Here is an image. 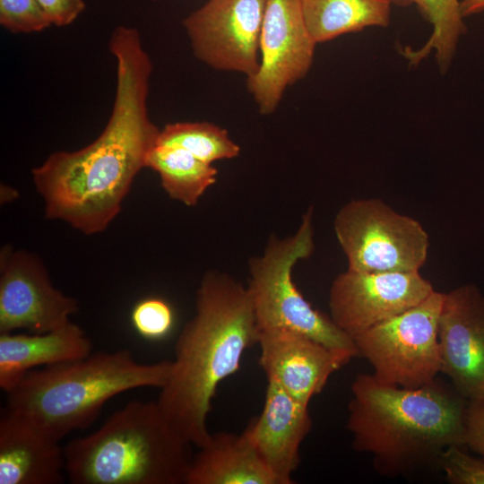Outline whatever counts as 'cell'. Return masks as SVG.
Here are the masks:
<instances>
[{"mask_svg": "<svg viewBox=\"0 0 484 484\" xmlns=\"http://www.w3.org/2000/svg\"><path fill=\"white\" fill-rule=\"evenodd\" d=\"M108 47L117 63V82L104 130L89 145L56 151L31 171L46 216L84 235L102 232L119 213L160 131L148 112L152 65L140 32L117 26Z\"/></svg>", "mask_w": 484, "mask_h": 484, "instance_id": "cell-1", "label": "cell"}, {"mask_svg": "<svg viewBox=\"0 0 484 484\" xmlns=\"http://www.w3.org/2000/svg\"><path fill=\"white\" fill-rule=\"evenodd\" d=\"M258 337L247 287L227 273L206 272L194 315L178 335L169 379L156 400L170 425L193 445L208 440L207 418L216 390L238 371Z\"/></svg>", "mask_w": 484, "mask_h": 484, "instance_id": "cell-2", "label": "cell"}, {"mask_svg": "<svg viewBox=\"0 0 484 484\" xmlns=\"http://www.w3.org/2000/svg\"><path fill=\"white\" fill-rule=\"evenodd\" d=\"M347 427L358 452L369 453L385 475L438 465L451 445L465 446L469 400L438 379L418 388L360 374L351 385Z\"/></svg>", "mask_w": 484, "mask_h": 484, "instance_id": "cell-3", "label": "cell"}, {"mask_svg": "<svg viewBox=\"0 0 484 484\" xmlns=\"http://www.w3.org/2000/svg\"><path fill=\"white\" fill-rule=\"evenodd\" d=\"M170 370L171 360L142 364L127 350L91 352L28 372L6 393V408L60 442L89 427L114 396L136 388H162Z\"/></svg>", "mask_w": 484, "mask_h": 484, "instance_id": "cell-4", "label": "cell"}, {"mask_svg": "<svg viewBox=\"0 0 484 484\" xmlns=\"http://www.w3.org/2000/svg\"><path fill=\"white\" fill-rule=\"evenodd\" d=\"M157 401H131L64 446L73 484H185L190 446Z\"/></svg>", "mask_w": 484, "mask_h": 484, "instance_id": "cell-5", "label": "cell"}, {"mask_svg": "<svg viewBox=\"0 0 484 484\" xmlns=\"http://www.w3.org/2000/svg\"><path fill=\"white\" fill-rule=\"evenodd\" d=\"M314 249L310 208L303 214L293 235L285 238L271 235L263 254L250 258L246 287L259 333L273 330L298 333L354 358L359 356L354 340L330 316L314 308L293 281L295 265L308 258Z\"/></svg>", "mask_w": 484, "mask_h": 484, "instance_id": "cell-6", "label": "cell"}, {"mask_svg": "<svg viewBox=\"0 0 484 484\" xmlns=\"http://www.w3.org/2000/svg\"><path fill=\"white\" fill-rule=\"evenodd\" d=\"M333 229L349 270L419 272L428 257L429 237L423 226L377 198L345 203Z\"/></svg>", "mask_w": 484, "mask_h": 484, "instance_id": "cell-7", "label": "cell"}, {"mask_svg": "<svg viewBox=\"0 0 484 484\" xmlns=\"http://www.w3.org/2000/svg\"><path fill=\"white\" fill-rule=\"evenodd\" d=\"M445 293L434 290L425 300L353 337L359 356L383 383L418 388L440 373L438 320Z\"/></svg>", "mask_w": 484, "mask_h": 484, "instance_id": "cell-8", "label": "cell"}, {"mask_svg": "<svg viewBox=\"0 0 484 484\" xmlns=\"http://www.w3.org/2000/svg\"><path fill=\"white\" fill-rule=\"evenodd\" d=\"M265 5L266 0H208L183 21L194 56L213 69L253 76Z\"/></svg>", "mask_w": 484, "mask_h": 484, "instance_id": "cell-9", "label": "cell"}, {"mask_svg": "<svg viewBox=\"0 0 484 484\" xmlns=\"http://www.w3.org/2000/svg\"><path fill=\"white\" fill-rule=\"evenodd\" d=\"M315 45L299 0H266L260 36V66L246 79L247 90L261 114L274 112L286 89L307 75Z\"/></svg>", "mask_w": 484, "mask_h": 484, "instance_id": "cell-10", "label": "cell"}, {"mask_svg": "<svg viewBox=\"0 0 484 484\" xmlns=\"http://www.w3.org/2000/svg\"><path fill=\"white\" fill-rule=\"evenodd\" d=\"M434 289L419 272H362L347 269L333 281V322L352 339L417 306Z\"/></svg>", "mask_w": 484, "mask_h": 484, "instance_id": "cell-11", "label": "cell"}, {"mask_svg": "<svg viewBox=\"0 0 484 484\" xmlns=\"http://www.w3.org/2000/svg\"><path fill=\"white\" fill-rule=\"evenodd\" d=\"M79 309L75 298L56 290L37 256L4 250L1 257L0 333H46L69 322Z\"/></svg>", "mask_w": 484, "mask_h": 484, "instance_id": "cell-12", "label": "cell"}, {"mask_svg": "<svg viewBox=\"0 0 484 484\" xmlns=\"http://www.w3.org/2000/svg\"><path fill=\"white\" fill-rule=\"evenodd\" d=\"M441 367L467 400L484 398V294L474 284L445 293L438 320Z\"/></svg>", "mask_w": 484, "mask_h": 484, "instance_id": "cell-13", "label": "cell"}, {"mask_svg": "<svg viewBox=\"0 0 484 484\" xmlns=\"http://www.w3.org/2000/svg\"><path fill=\"white\" fill-rule=\"evenodd\" d=\"M257 344L267 382L306 405L322 392L329 377L352 359L291 331L260 332Z\"/></svg>", "mask_w": 484, "mask_h": 484, "instance_id": "cell-14", "label": "cell"}, {"mask_svg": "<svg viewBox=\"0 0 484 484\" xmlns=\"http://www.w3.org/2000/svg\"><path fill=\"white\" fill-rule=\"evenodd\" d=\"M312 420L306 405L267 382L260 415L244 430L277 484H291Z\"/></svg>", "mask_w": 484, "mask_h": 484, "instance_id": "cell-15", "label": "cell"}, {"mask_svg": "<svg viewBox=\"0 0 484 484\" xmlns=\"http://www.w3.org/2000/svg\"><path fill=\"white\" fill-rule=\"evenodd\" d=\"M65 474V450L6 407L0 417V484H58Z\"/></svg>", "mask_w": 484, "mask_h": 484, "instance_id": "cell-16", "label": "cell"}, {"mask_svg": "<svg viewBox=\"0 0 484 484\" xmlns=\"http://www.w3.org/2000/svg\"><path fill=\"white\" fill-rule=\"evenodd\" d=\"M91 342L77 324L46 333H0V388L13 389L30 371L84 358Z\"/></svg>", "mask_w": 484, "mask_h": 484, "instance_id": "cell-17", "label": "cell"}, {"mask_svg": "<svg viewBox=\"0 0 484 484\" xmlns=\"http://www.w3.org/2000/svg\"><path fill=\"white\" fill-rule=\"evenodd\" d=\"M198 448L185 484H277L244 431L211 434Z\"/></svg>", "mask_w": 484, "mask_h": 484, "instance_id": "cell-18", "label": "cell"}, {"mask_svg": "<svg viewBox=\"0 0 484 484\" xmlns=\"http://www.w3.org/2000/svg\"><path fill=\"white\" fill-rule=\"evenodd\" d=\"M307 28L317 43L371 27H387L388 0H299Z\"/></svg>", "mask_w": 484, "mask_h": 484, "instance_id": "cell-19", "label": "cell"}, {"mask_svg": "<svg viewBox=\"0 0 484 484\" xmlns=\"http://www.w3.org/2000/svg\"><path fill=\"white\" fill-rule=\"evenodd\" d=\"M146 168L156 171L166 194L186 206L197 204L217 181L218 170L186 150L157 143L148 155Z\"/></svg>", "mask_w": 484, "mask_h": 484, "instance_id": "cell-20", "label": "cell"}, {"mask_svg": "<svg viewBox=\"0 0 484 484\" xmlns=\"http://www.w3.org/2000/svg\"><path fill=\"white\" fill-rule=\"evenodd\" d=\"M392 4H414L421 15L431 24L428 40L414 49L406 47L402 55L411 65H417L434 54L439 70L445 73L456 53L461 38L466 33L461 0H388Z\"/></svg>", "mask_w": 484, "mask_h": 484, "instance_id": "cell-21", "label": "cell"}, {"mask_svg": "<svg viewBox=\"0 0 484 484\" xmlns=\"http://www.w3.org/2000/svg\"><path fill=\"white\" fill-rule=\"evenodd\" d=\"M157 143L179 146L209 164L236 158L240 152L226 129L208 122L168 124L160 131Z\"/></svg>", "mask_w": 484, "mask_h": 484, "instance_id": "cell-22", "label": "cell"}, {"mask_svg": "<svg viewBox=\"0 0 484 484\" xmlns=\"http://www.w3.org/2000/svg\"><path fill=\"white\" fill-rule=\"evenodd\" d=\"M132 324L139 335L147 340H160L171 331L174 315L171 307L163 299L147 298L133 308Z\"/></svg>", "mask_w": 484, "mask_h": 484, "instance_id": "cell-23", "label": "cell"}, {"mask_svg": "<svg viewBox=\"0 0 484 484\" xmlns=\"http://www.w3.org/2000/svg\"><path fill=\"white\" fill-rule=\"evenodd\" d=\"M0 23L13 33L39 32L52 24L37 0H0Z\"/></svg>", "mask_w": 484, "mask_h": 484, "instance_id": "cell-24", "label": "cell"}, {"mask_svg": "<svg viewBox=\"0 0 484 484\" xmlns=\"http://www.w3.org/2000/svg\"><path fill=\"white\" fill-rule=\"evenodd\" d=\"M462 448L447 447L438 459V466L452 484H484V459L473 457Z\"/></svg>", "mask_w": 484, "mask_h": 484, "instance_id": "cell-25", "label": "cell"}, {"mask_svg": "<svg viewBox=\"0 0 484 484\" xmlns=\"http://www.w3.org/2000/svg\"><path fill=\"white\" fill-rule=\"evenodd\" d=\"M465 446L484 458V398L469 401Z\"/></svg>", "mask_w": 484, "mask_h": 484, "instance_id": "cell-26", "label": "cell"}, {"mask_svg": "<svg viewBox=\"0 0 484 484\" xmlns=\"http://www.w3.org/2000/svg\"><path fill=\"white\" fill-rule=\"evenodd\" d=\"M56 26L71 24L84 10L83 0H37Z\"/></svg>", "mask_w": 484, "mask_h": 484, "instance_id": "cell-27", "label": "cell"}, {"mask_svg": "<svg viewBox=\"0 0 484 484\" xmlns=\"http://www.w3.org/2000/svg\"><path fill=\"white\" fill-rule=\"evenodd\" d=\"M464 18L484 12V0H461Z\"/></svg>", "mask_w": 484, "mask_h": 484, "instance_id": "cell-28", "label": "cell"}, {"mask_svg": "<svg viewBox=\"0 0 484 484\" xmlns=\"http://www.w3.org/2000/svg\"><path fill=\"white\" fill-rule=\"evenodd\" d=\"M154 1H157V0H154Z\"/></svg>", "mask_w": 484, "mask_h": 484, "instance_id": "cell-29", "label": "cell"}]
</instances>
